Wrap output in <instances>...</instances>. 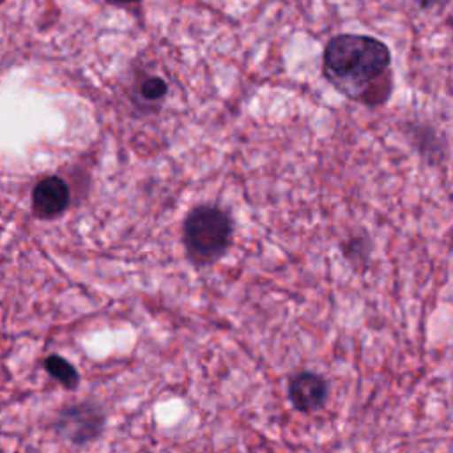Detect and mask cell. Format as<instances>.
I'll list each match as a JSON object with an SVG mask.
<instances>
[{
	"instance_id": "obj_6",
	"label": "cell",
	"mask_w": 453,
	"mask_h": 453,
	"mask_svg": "<svg viewBox=\"0 0 453 453\" xmlns=\"http://www.w3.org/2000/svg\"><path fill=\"white\" fill-rule=\"evenodd\" d=\"M166 90H168V87H166L165 80L159 76H147L140 85V94L147 101L161 99L166 94Z\"/></svg>"
},
{
	"instance_id": "obj_2",
	"label": "cell",
	"mask_w": 453,
	"mask_h": 453,
	"mask_svg": "<svg viewBox=\"0 0 453 453\" xmlns=\"http://www.w3.org/2000/svg\"><path fill=\"white\" fill-rule=\"evenodd\" d=\"M232 234L230 218L218 207L203 205L189 212L184 223V241L189 253L200 260L219 257Z\"/></svg>"
},
{
	"instance_id": "obj_1",
	"label": "cell",
	"mask_w": 453,
	"mask_h": 453,
	"mask_svg": "<svg viewBox=\"0 0 453 453\" xmlns=\"http://www.w3.org/2000/svg\"><path fill=\"white\" fill-rule=\"evenodd\" d=\"M388 46L370 35L342 34L333 37L322 57L324 76L350 97H359L389 67Z\"/></svg>"
},
{
	"instance_id": "obj_5",
	"label": "cell",
	"mask_w": 453,
	"mask_h": 453,
	"mask_svg": "<svg viewBox=\"0 0 453 453\" xmlns=\"http://www.w3.org/2000/svg\"><path fill=\"white\" fill-rule=\"evenodd\" d=\"M46 370L65 388H74L78 382V373L74 370L73 365H69L65 359L57 357V356H50L44 363Z\"/></svg>"
},
{
	"instance_id": "obj_7",
	"label": "cell",
	"mask_w": 453,
	"mask_h": 453,
	"mask_svg": "<svg viewBox=\"0 0 453 453\" xmlns=\"http://www.w3.org/2000/svg\"><path fill=\"white\" fill-rule=\"evenodd\" d=\"M416 2H418L421 7H425V9H426V7H432L434 4H437L439 0H416Z\"/></svg>"
},
{
	"instance_id": "obj_8",
	"label": "cell",
	"mask_w": 453,
	"mask_h": 453,
	"mask_svg": "<svg viewBox=\"0 0 453 453\" xmlns=\"http://www.w3.org/2000/svg\"><path fill=\"white\" fill-rule=\"evenodd\" d=\"M115 2H120V4H127V2H134V0H115Z\"/></svg>"
},
{
	"instance_id": "obj_3",
	"label": "cell",
	"mask_w": 453,
	"mask_h": 453,
	"mask_svg": "<svg viewBox=\"0 0 453 453\" xmlns=\"http://www.w3.org/2000/svg\"><path fill=\"white\" fill-rule=\"evenodd\" d=\"M69 203V188L57 177L50 175L37 182L32 193V205L39 218H55Z\"/></svg>"
},
{
	"instance_id": "obj_4",
	"label": "cell",
	"mask_w": 453,
	"mask_h": 453,
	"mask_svg": "<svg viewBox=\"0 0 453 453\" xmlns=\"http://www.w3.org/2000/svg\"><path fill=\"white\" fill-rule=\"evenodd\" d=\"M288 396L296 409L313 411L320 407L326 398V382L315 373H299L290 380Z\"/></svg>"
}]
</instances>
